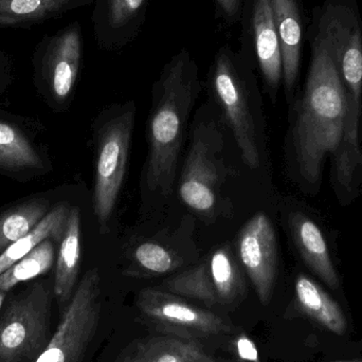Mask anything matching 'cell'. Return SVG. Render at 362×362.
<instances>
[{"label":"cell","instance_id":"29","mask_svg":"<svg viewBox=\"0 0 362 362\" xmlns=\"http://www.w3.org/2000/svg\"><path fill=\"white\" fill-rule=\"evenodd\" d=\"M216 2L227 16L233 17L240 8V0H216Z\"/></svg>","mask_w":362,"mask_h":362},{"label":"cell","instance_id":"9","mask_svg":"<svg viewBox=\"0 0 362 362\" xmlns=\"http://www.w3.org/2000/svg\"><path fill=\"white\" fill-rule=\"evenodd\" d=\"M218 183L215 146L206 131L196 129L181 176V200L196 212H210L216 204Z\"/></svg>","mask_w":362,"mask_h":362},{"label":"cell","instance_id":"2","mask_svg":"<svg viewBox=\"0 0 362 362\" xmlns=\"http://www.w3.org/2000/svg\"><path fill=\"white\" fill-rule=\"evenodd\" d=\"M198 93L195 66L183 54L172 59L148 124V183L163 195L172 192L185 125Z\"/></svg>","mask_w":362,"mask_h":362},{"label":"cell","instance_id":"7","mask_svg":"<svg viewBox=\"0 0 362 362\" xmlns=\"http://www.w3.org/2000/svg\"><path fill=\"white\" fill-rule=\"evenodd\" d=\"M137 305L146 318L177 337L193 339L231 332V327L216 315L195 308L171 293L144 289L138 296Z\"/></svg>","mask_w":362,"mask_h":362},{"label":"cell","instance_id":"15","mask_svg":"<svg viewBox=\"0 0 362 362\" xmlns=\"http://www.w3.org/2000/svg\"><path fill=\"white\" fill-rule=\"evenodd\" d=\"M295 291L298 305L304 314L336 335L346 333L348 322L339 304L316 282L300 274L296 280Z\"/></svg>","mask_w":362,"mask_h":362},{"label":"cell","instance_id":"31","mask_svg":"<svg viewBox=\"0 0 362 362\" xmlns=\"http://www.w3.org/2000/svg\"><path fill=\"white\" fill-rule=\"evenodd\" d=\"M197 362H212V361H210V359H204V361H197Z\"/></svg>","mask_w":362,"mask_h":362},{"label":"cell","instance_id":"20","mask_svg":"<svg viewBox=\"0 0 362 362\" xmlns=\"http://www.w3.org/2000/svg\"><path fill=\"white\" fill-rule=\"evenodd\" d=\"M0 167L42 169V161L29 140L16 127L0 122Z\"/></svg>","mask_w":362,"mask_h":362},{"label":"cell","instance_id":"23","mask_svg":"<svg viewBox=\"0 0 362 362\" xmlns=\"http://www.w3.org/2000/svg\"><path fill=\"white\" fill-rule=\"evenodd\" d=\"M209 266L219 303H231L238 299L243 291V283L230 251L227 248L215 251Z\"/></svg>","mask_w":362,"mask_h":362},{"label":"cell","instance_id":"19","mask_svg":"<svg viewBox=\"0 0 362 362\" xmlns=\"http://www.w3.org/2000/svg\"><path fill=\"white\" fill-rule=\"evenodd\" d=\"M48 213L42 200H31L0 215V255L13 243L29 233Z\"/></svg>","mask_w":362,"mask_h":362},{"label":"cell","instance_id":"1","mask_svg":"<svg viewBox=\"0 0 362 362\" xmlns=\"http://www.w3.org/2000/svg\"><path fill=\"white\" fill-rule=\"evenodd\" d=\"M346 119V88L329 46L319 34L293 129L300 174L310 185L320 180L327 155L336 157L339 153Z\"/></svg>","mask_w":362,"mask_h":362},{"label":"cell","instance_id":"6","mask_svg":"<svg viewBox=\"0 0 362 362\" xmlns=\"http://www.w3.org/2000/svg\"><path fill=\"white\" fill-rule=\"evenodd\" d=\"M213 88L235 138L243 160L250 169H257L261 160L246 87L231 57L223 51L217 57Z\"/></svg>","mask_w":362,"mask_h":362},{"label":"cell","instance_id":"4","mask_svg":"<svg viewBox=\"0 0 362 362\" xmlns=\"http://www.w3.org/2000/svg\"><path fill=\"white\" fill-rule=\"evenodd\" d=\"M101 313V279L88 270L66 305L61 322L34 362H80L93 341Z\"/></svg>","mask_w":362,"mask_h":362},{"label":"cell","instance_id":"12","mask_svg":"<svg viewBox=\"0 0 362 362\" xmlns=\"http://www.w3.org/2000/svg\"><path fill=\"white\" fill-rule=\"evenodd\" d=\"M274 23L282 54L283 76L287 90H291L299 74L302 28L296 0H272Z\"/></svg>","mask_w":362,"mask_h":362},{"label":"cell","instance_id":"18","mask_svg":"<svg viewBox=\"0 0 362 362\" xmlns=\"http://www.w3.org/2000/svg\"><path fill=\"white\" fill-rule=\"evenodd\" d=\"M53 262L54 247L52 240L47 238L0 276V293H6L19 283L47 274L52 268Z\"/></svg>","mask_w":362,"mask_h":362},{"label":"cell","instance_id":"16","mask_svg":"<svg viewBox=\"0 0 362 362\" xmlns=\"http://www.w3.org/2000/svg\"><path fill=\"white\" fill-rule=\"evenodd\" d=\"M80 59V34L76 29L68 30L55 40L49 62V78L57 99H66L71 93L78 76Z\"/></svg>","mask_w":362,"mask_h":362},{"label":"cell","instance_id":"13","mask_svg":"<svg viewBox=\"0 0 362 362\" xmlns=\"http://www.w3.org/2000/svg\"><path fill=\"white\" fill-rule=\"evenodd\" d=\"M255 49L266 82L272 88L283 74L280 42L274 23L272 0H257L253 12Z\"/></svg>","mask_w":362,"mask_h":362},{"label":"cell","instance_id":"24","mask_svg":"<svg viewBox=\"0 0 362 362\" xmlns=\"http://www.w3.org/2000/svg\"><path fill=\"white\" fill-rule=\"evenodd\" d=\"M66 2L67 0H0V25L44 18L61 10Z\"/></svg>","mask_w":362,"mask_h":362},{"label":"cell","instance_id":"5","mask_svg":"<svg viewBox=\"0 0 362 362\" xmlns=\"http://www.w3.org/2000/svg\"><path fill=\"white\" fill-rule=\"evenodd\" d=\"M134 122L133 110H125L112 117L100 134L93 206L101 225L112 216L124 181Z\"/></svg>","mask_w":362,"mask_h":362},{"label":"cell","instance_id":"32","mask_svg":"<svg viewBox=\"0 0 362 362\" xmlns=\"http://www.w3.org/2000/svg\"><path fill=\"white\" fill-rule=\"evenodd\" d=\"M337 362H362L361 361H337Z\"/></svg>","mask_w":362,"mask_h":362},{"label":"cell","instance_id":"21","mask_svg":"<svg viewBox=\"0 0 362 362\" xmlns=\"http://www.w3.org/2000/svg\"><path fill=\"white\" fill-rule=\"evenodd\" d=\"M169 293L198 300L206 305L219 303L216 289L213 284L209 263H202L180 272L165 282Z\"/></svg>","mask_w":362,"mask_h":362},{"label":"cell","instance_id":"8","mask_svg":"<svg viewBox=\"0 0 362 362\" xmlns=\"http://www.w3.org/2000/svg\"><path fill=\"white\" fill-rule=\"evenodd\" d=\"M238 255L257 297L268 305L274 293L278 268V245L272 221L264 213H257L240 230Z\"/></svg>","mask_w":362,"mask_h":362},{"label":"cell","instance_id":"11","mask_svg":"<svg viewBox=\"0 0 362 362\" xmlns=\"http://www.w3.org/2000/svg\"><path fill=\"white\" fill-rule=\"evenodd\" d=\"M291 229L296 246L306 265L331 288L339 287V278L318 226L302 213L291 217Z\"/></svg>","mask_w":362,"mask_h":362},{"label":"cell","instance_id":"28","mask_svg":"<svg viewBox=\"0 0 362 362\" xmlns=\"http://www.w3.org/2000/svg\"><path fill=\"white\" fill-rule=\"evenodd\" d=\"M122 362H148L146 344H139V346H136Z\"/></svg>","mask_w":362,"mask_h":362},{"label":"cell","instance_id":"27","mask_svg":"<svg viewBox=\"0 0 362 362\" xmlns=\"http://www.w3.org/2000/svg\"><path fill=\"white\" fill-rule=\"evenodd\" d=\"M235 351L238 356L243 361L246 362H261L259 359V351H257V346L255 342L247 337L246 335H240L236 338Z\"/></svg>","mask_w":362,"mask_h":362},{"label":"cell","instance_id":"3","mask_svg":"<svg viewBox=\"0 0 362 362\" xmlns=\"http://www.w3.org/2000/svg\"><path fill=\"white\" fill-rule=\"evenodd\" d=\"M53 287L37 281L8 304L0 319V362L35 361L48 344Z\"/></svg>","mask_w":362,"mask_h":362},{"label":"cell","instance_id":"17","mask_svg":"<svg viewBox=\"0 0 362 362\" xmlns=\"http://www.w3.org/2000/svg\"><path fill=\"white\" fill-rule=\"evenodd\" d=\"M69 212V206L65 202L57 204L45 215L44 218L29 233L8 247L0 255V276L25 257L42 240L51 238L54 242L61 243L67 227Z\"/></svg>","mask_w":362,"mask_h":362},{"label":"cell","instance_id":"26","mask_svg":"<svg viewBox=\"0 0 362 362\" xmlns=\"http://www.w3.org/2000/svg\"><path fill=\"white\" fill-rule=\"evenodd\" d=\"M144 0H110V23L112 27L124 25L139 10Z\"/></svg>","mask_w":362,"mask_h":362},{"label":"cell","instance_id":"14","mask_svg":"<svg viewBox=\"0 0 362 362\" xmlns=\"http://www.w3.org/2000/svg\"><path fill=\"white\" fill-rule=\"evenodd\" d=\"M81 263V214L70 209L67 227L59 246L53 293L61 305H67L76 291Z\"/></svg>","mask_w":362,"mask_h":362},{"label":"cell","instance_id":"30","mask_svg":"<svg viewBox=\"0 0 362 362\" xmlns=\"http://www.w3.org/2000/svg\"><path fill=\"white\" fill-rule=\"evenodd\" d=\"M4 300H6V293H0V310H1L2 304H4Z\"/></svg>","mask_w":362,"mask_h":362},{"label":"cell","instance_id":"22","mask_svg":"<svg viewBox=\"0 0 362 362\" xmlns=\"http://www.w3.org/2000/svg\"><path fill=\"white\" fill-rule=\"evenodd\" d=\"M148 362H197L208 359L202 346L193 339L165 336L146 342Z\"/></svg>","mask_w":362,"mask_h":362},{"label":"cell","instance_id":"25","mask_svg":"<svg viewBox=\"0 0 362 362\" xmlns=\"http://www.w3.org/2000/svg\"><path fill=\"white\" fill-rule=\"evenodd\" d=\"M138 265L148 274H165L177 267L178 262L165 247L154 243H144L135 251Z\"/></svg>","mask_w":362,"mask_h":362},{"label":"cell","instance_id":"10","mask_svg":"<svg viewBox=\"0 0 362 362\" xmlns=\"http://www.w3.org/2000/svg\"><path fill=\"white\" fill-rule=\"evenodd\" d=\"M325 37L346 88L362 90V33L354 16L332 15L323 23Z\"/></svg>","mask_w":362,"mask_h":362}]
</instances>
